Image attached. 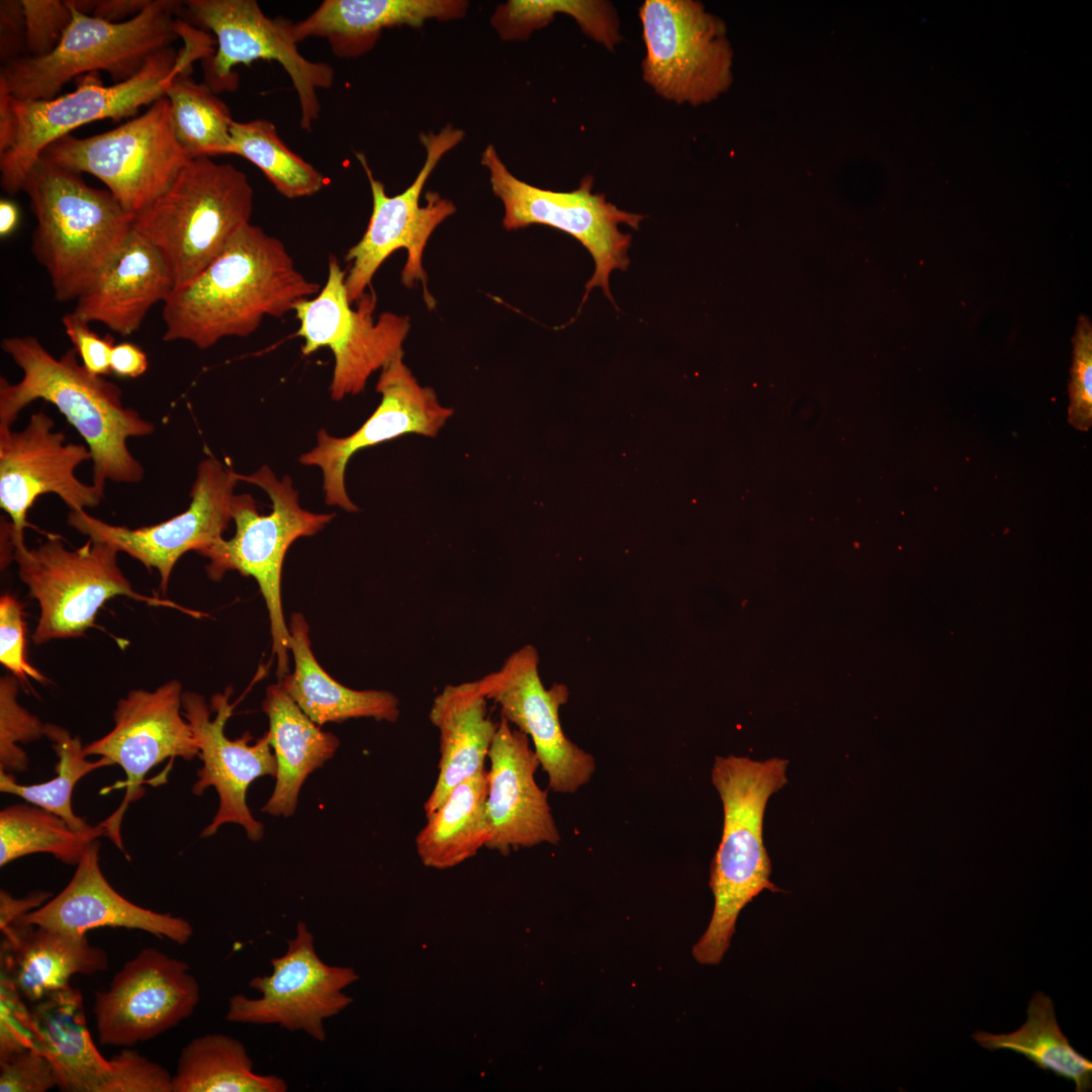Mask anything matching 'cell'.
<instances>
[{
    "instance_id": "cell-1",
    "label": "cell",
    "mask_w": 1092,
    "mask_h": 1092,
    "mask_svg": "<svg viewBox=\"0 0 1092 1092\" xmlns=\"http://www.w3.org/2000/svg\"><path fill=\"white\" fill-rule=\"evenodd\" d=\"M320 290L280 240L249 223L191 283L171 291L162 339L208 349L223 338L250 336L264 317H281Z\"/></svg>"
},
{
    "instance_id": "cell-2",
    "label": "cell",
    "mask_w": 1092,
    "mask_h": 1092,
    "mask_svg": "<svg viewBox=\"0 0 1092 1092\" xmlns=\"http://www.w3.org/2000/svg\"><path fill=\"white\" fill-rule=\"evenodd\" d=\"M1 349L23 375L16 383L0 378V427H12L26 405L43 399L85 440L94 485L104 490L106 481L131 484L143 479L144 467L127 441L151 435L155 426L123 405L116 384L88 372L74 348L56 358L36 337L13 336L1 341Z\"/></svg>"
},
{
    "instance_id": "cell-3",
    "label": "cell",
    "mask_w": 1092,
    "mask_h": 1092,
    "mask_svg": "<svg viewBox=\"0 0 1092 1092\" xmlns=\"http://www.w3.org/2000/svg\"><path fill=\"white\" fill-rule=\"evenodd\" d=\"M789 761L717 756L712 782L723 805L722 837L711 864L714 910L708 928L693 946L702 965L719 964L728 950L741 910L763 890L781 892L771 881L763 843V816L769 797L787 783Z\"/></svg>"
},
{
    "instance_id": "cell-4",
    "label": "cell",
    "mask_w": 1092,
    "mask_h": 1092,
    "mask_svg": "<svg viewBox=\"0 0 1092 1092\" xmlns=\"http://www.w3.org/2000/svg\"><path fill=\"white\" fill-rule=\"evenodd\" d=\"M154 54L133 77L104 86L84 79L73 92L49 100H20L0 91V183L9 195L22 191L25 179L52 143L87 123L134 115L166 94L173 79L191 72L206 56L197 41H184Z\"/></svg>"
},
{
    "instance_id": "cell-5",
    "label": "cell",
    "mask_w": 1092,
    "mask_h": 1092,
    "mask_svg": "<svg viewBox=\"0 0 1092 1092\" xmlns=\"http://www.w3.org/2000/svg\"><path fill=\"white\" fill-rule=\"evenodd\" d=\"M36 225L31 252L46 269L59 301L76 300L119 250L134 215L107 190L42 158L22 189Z\"/></svg>"
},
{
    "instance_id": "cell-6",
    "label": "cell",
    "mask_w": 1092,
    "mask_h": 1092,
    "mask_svg": "<svg viewBox=\"0 0 1092 1092\" xmlns=\"http://www.w3.org/2000/svg\"><path fill=\"white\" fill-rule=\"evenodd\" d=\"M253 188L232 164L191 158L171 185L134 215L132 228L162 255L173 290L199 276L251 223Z\"/></svg>"
},
{
    "instance_id": "cell-7",
    "label": "cell",
    "mask_w": 1092,
    "mask_h": 1092,
    "mask_svg": "<svg viewBox=\"0 0 1092 1092\" xmlns=\"http://www.w3.org/2000/svg\"><path fill=\"white\" fill-rule=\"evenodd\" d=\"M59 46L41 58L22 57L3 65L0 91L20 100H49L73 78L105 71L115 83L133 77L156 53L179 34L183 2L152 0L138 15L109 22L77 9Z\"/></svg>"
},
{
    "instance_id": "cell-8",
    "label": "cell",
    "mask_w": 1092,
    "mask_h": 1092,
    "mask_svg": "<svg viewBox=\"0 0 1092 1092\" xmlns=\"http://www.w3.org/2000/svg\"><path fill=\"white\" fill-rule=\"evenodd\" d=\"M239 480L261 487L272 502L269 515H260L249 494L234 495L231 507L236 533L223 538L198 554L209 559L207 576L214 581L230 570L253 576L258 582L270 619L272 654L277 656L276 673L279 679L288 671L290 632L284 619L281 600V573L285 554L299 537L312 536L321 531L334 514H314L302 509L291 478L278 480L266 465L250 475L238 473Z\"/></svg>"
},
{
    "instance_id": "cell-9",
    "label": "cell",
    "mask_w": 1092,
    "mask_h": 1092,
    "mask_svg": "<svg viewBox=\"0 0 1092 1092\" xmlns=\"http://www.w3.org/2000/svg\"><path fill=\"white\" fill-rule=\"evenodd\" d=\"M10 541L18 576L40 609L31 637L36 645L83 636L94 625L99 609L117 596L194 617L203 615L135 592L118 566V551L106 543L88 538L81 547L68 549L61 537L49 535L37 547L27 549L24 540Z\"/></svg>"
},
{
    "instance_id": "cell-10",
    "label": "cell",
    "mask_w": 1092,
    "mask_h": 1092,
    "mask_svg": "<svg viewBox=\"0 0 1092 1092\" xmlns=\"http://www.w3.org/2000/svg\"><path fill=\"white\" fill-rule=\"evenodd\" d=\"M39 158L95 176L133 215L157 199L191 159L175 136L165 96L114 129L84 139L60 138Z\"/></svg>"
},
{
    "instance_id": "cell-11",
    "label": "cell",
    "mask_w": 1092,
    "mask_h": 1092,
    "mask_svg": "<svg viewBox=\"0 0 1092 1092\" xmlns=\"http://www.w3.org/2000/svg\"><path fill=\"white\" fill-rule=\"evenodd\" d=\"M419 138L426 151L425 163L415 181L395 196L385 193L383 183L374 178L365 155L356 153L369 180L373 206L364 235L346 255V260L352 262L345 279L351 303L366 293L376 271L399 249L407 252L401 272L402 283L411 288L421 281L426 302L430 307L435 303L427 288L423 253L435 229L455 212V206L435 192L427 193V202L421 205L420 196L433 170L442 157L463 140L464 131L446 125L437 133L422 132Z\"/></svg>"
},
{
    "instance_id": "cell-12",
    "label": "cell",
    "mask_w": 1092,
    "mask_h": 1092,
    "mask_svg": "<svg viewBox=\"0 0 1092 1092\" xmlns=\"http://www.w3.org/2000/svg\"><path fill=\"white\" fill-rule=\"evenodd\" d=\"M481 164L489 172L493 193L503 201L504 228L512 231L544 224L573 237L595 262V272L585 284L581 303L596 286L614 303L610 274L617 269H628V249L632 243V236L622 233L619 224L638 230L644 215L622 210L609 202L605 194L594 193V179L589 175L571 191L542 189L515 177L492 145L484 149Z\"/></svg>"
},
{
    "instance_id": "cell-13",
    "label": "cell",
    "mask_w": 1092,
    "mask_h": 1092,
    "mask_svg": "<svg viewBox=\"0 0 1092 1092\" xmlns=\"http://www.w3.org/2000/svg\"><path fill=\"white\" fill-rule=\"evenodd\" d=\"M644 81L662 98L693 106L732 83L733 52L724 22L694 0H645L638 12Z\"/></svg>"
},
{
    "instance_id": "cell-14",
    "label": "cell",
    "mask_w": 1092,
    "mask_h": 1092,
    "mask_svg": "<svg viewBox=\"0 0 1092 1092\" xmlns=\"http://www.w3.org/2000/svg\"><path fill=\"white\" fill-rule=\"evenodd\" d=\"M345 279L337 258L330 256L325 285L317 295L300 300L292 310L299 322L296 335L303 340L302 355L321 348L333 352L330 393L334 400L362 392L375 371L403 352L411 327L407 316L393 312H383L375 321L374 292L365 293L353 309Z\"/></svg>"
},
{
    "instance_id": "cell-15",
    "label": "cell",
    "mask_w": 1092,
    "mask_h": 1092,
    "mask_svg": "<svg viewBox=\"0 0 1092 1092\" xmlns=\"http://www.w3.org/2000/svg\"><path fill=\"white\" fill-rule=\"evenodd\" d=\"M183 5L191 19L215 35V53L202 60L206 84L214 92L237 88L236 66L275 61L296 90L301 128L311 130L321 112L316 91L332 86L334 70L300 54L291 22L267 17L255 0H189Z\"/></svg>"
},
{
    "instance_id": "cell-16",
    "label": "cell",
    "mask_w": 1092,
    "mask_h": 1092,
    "mask_svg": "<svg viewBox=\"0 0 1092 1092\" xmlns=\"http://www.w3.org/2000/svg\"><path fill=\"white\" fill-rule=\"evenodd\" d=\"M272 972L255 976L249 986L258 998L237 994L230 998L226 1020L235 1023L277 1024L302 1031L324 1041L325 1021L344 1010L352 998L343 989L358 975L347 967L330 966L316 953L314 936L298 921L285 952L270 961Z\"/></svg>"
},
{
    "instance_id": "cell-17",
    "label": "cell",
    "mask_w": 1092,
    "mask_h": 1092,
    "mask_svg": "<svg viewBox=\"0 0 1092 1092\" xmlns=\"http://www.w3.org/2000/svg\"><path fill=\"white\" fill-rule=\"evenodd\" d=\"M238 473L214 456L203 459L190 489L188 508L162 523L130 529L108 524L86 511H70L67 523L89 539L106 543L158 570L166 595L172 570L188 551L201 550L220 539L232 520L231 507Z\"/></svg>"
},
{
    "instance_id": "cell-18",
    "label": "cell",
    "mask_w": 1092,
    "mask_h": 1092,
    "mask_svg": "<svg viewBox=\"0 0 1092 1092\" xmlns=\"http://www.w3.org/2000/svg\"><path fill=\"white\" fill-rule=\"evenodd\" d=\"M182 685L169 680L155 691L131 690L113 712L114 727L84 746L88 755H99L118 764L125 774L120 787L125 795L117 809L101 823L106 835L124 850L121 822L129 805L145 795L146 775L165 759L191 760L199 749L192 728L182 714Z\"/></svg>"
},
{
    "instance_id": "cell-19",
    "label": "cell",
    "mask_w": 1092,
    "mask_h": 1092,
    "mask_svg": "<svg viewBox=\"0 0 1092 1092\" xmlns=\"http://www.w3.org/2000/svg\"><path fill=\"white\" fill-rule=\"evenodd\" d=\"M38 1048L51 1061L65 1092H170L172 1075L131 1048L110 1059L95 1045L83 997L71 986L30 1008Z\"/></svg>"
},
{
    "instance_id": "cell-20",
    "label": "cell",
    "mask_w": 1092,
    "mask_h": 1092,
    "mask_svg": "<svg viewBox=\"0 0 1092 1092\" xmlns=\"http://www.w3.org/2000/svg\"><path fill=\"white\" fill-rule=\"evenodd\" d=\"M54 420L39 411L21 431L0 427V507L11 540H24L27 513L42 494H57L70 511L98 506L104 490L81 481L76 468L91 460L89 448L67 443ZM3 521V520H2Z\"/></svg>"
},
{
    "instance_id": "cell-21",
    "label": "cell",
    "mask_w": 1092,
    "mask_h": 1092,
    "mask_svg": "<svg viewBox=\"0 0 1092 1092\" xmlns=\"http://www.w3.org/2000/svg\"><path fill=\"white\" fill-rule=\"evenodd\" d=\"M538 664L536 648L525 645L478 684L486 699L499 707L500 717L532 739L550 790L572 794L590 781L596 762L563 732L559 710L568 700L567 687L554 684L546 689Z\"/></svg>"
},
{
    "instance_id": "cell-22",
    "label": "cell",
    "mask_w": 1092,
    "mask_h": 1092,
    "mask_svg": "<svg viewBox=\"0 0 1092 1092\" xmlns=\"http://www.w3.org/2000/svg\"><path fill=\"white\" fill-rule=\"evenodd\" d=\"M200 1000L189 966L153 947L142 949L95 993L93 1012L102 1044L131 1048L191 1016Z\"/></svg>"
},
{
    "instance_id": "cell-23",
    "label": "cell",
    "mask_w": 1092,
    "mask_h": 1092,
    "mask_svg": "<svg viewBox=\"0 0 1092 1092\" xmlns=\"http://www.w3.org/2000/svg\"><path fill=\"white\" fill-rule=\"evenodd\" d=\"M375 387L380 403L357 431L339 438L321 429L315 447L299 458L300 463L322 469L326 504L347 512L358 511L345 486L346 468L354 454L408 434L435 438L453 415L434 389L418 382L403 361V352L380 370Z\"/></svg>"
},
{
    "instance_id": "cell-24",
    "label": "cell",
    "mask_w": 1092,
    "mask_h": 1092,
    "mask_svg": "<svg viewBox=\"0 0 1092 1092\" xmlns=\"http://www.w3.org/2000/svg\"><path fill=\"white\" fill-rule=\"evenodd\" d=\"M232 688L217 693L210 699V709L204 698L193 692L182 694V714L190 724L197 741L202 766L192 793L201 796L213 787L219 798L218 810L201 837L215 834L226 823L240 824L253 841L263 837L264 826L252 815L247 805V791L255 780L276 777L277 762L272 753L268 731L253 745L252 736L246 732L241 738L229 739L224 727L233 714L230 703Z\"/></svg>"
},
{
    "instance_id": "cell-25",
    "label": "cell",
    "mask_w": 1092,
    "mask_h": 1092,
    "mask_svg": "<svg viewBox=\"0 0 1092 1092\" xmlns=\"http://www.w3.org/2000/svg\"><path fill=\"white\" fill-rule=\"evenodd\" d=\"M487 758L485 847L507 854L542 843L558 844L560 833L547 793L535 780L540 765L529 737L500 717Z\"/></svg>"
},
{
    "instance_id": "cell-26",
    "label": "cell",
    "mask_w": 1092,
    "mask_h": 1092,
    "mask_svg": "<svg viewBox=\"0 0 1092 1092\" xmlns=\"http://www.w3.org/2000/svg\"><path fill=\"white\" fill-rule=\"evenodd\" d=\"M100 843L91 841L68 885L38 908L13 923L33 924L75 934L100 927L139 929L177 944L193 934L191 924L169 913L141 907L122 897L104 877L99 864Z\"/></svg>"
},
{
    "instance_id": "cell-27",
    "label": "cell",
    "mask_w": 1092,
    "mask_h": 1092,
    "mask_svg": "<svg viewBox=\"0 0 1092 1092\" xmlns=\"http://www.w3.org/2000/svg\"><path fill=\"white\" fill-rule=\"evenodd\" d=\"M172 290L173 280L162 255L132 228L116 254L76 299L72 311L127 337L140 329L150 308L164 302Z\"/></svg>"
},
{
    "instance_id": "cell-28",
    "label": "cell",
    "mask_w": 1092,
    "mask_h": 1092,
    "mask_svg": "<svg viewBox=\"0 0 1092 1092\" xmlns=\"http://www.w3.org/2000/svg\"><path fill=\"white\" fill-rule=\"evenodd\" d=\"M1 932V974L30 1003L69 987L74 975L90 976L108 968L107 953L90 944L87 934L17 923Z\"/></svg>"
},
{
    "instance_id": "cell-29",
    "label": "cell",
    "mask_w": 1092,
    "mask_h": 1092,
    "mask_svg": "<svg viewBox=\"0 0 1092 1092\" xmlns=\"http://www.w3.org/2000/svg\"><path fill=\"white\" fill-rule=\"evenodd\" d=\"M467 7L462 0H325L290 30L297 42L324 37L335 55L354 57L368 51L384 28L460 18Z\"/></svg>"
},
{
    "instance_id": "cell-30",
    "label": "cell",
    "mask_w": 1092,
    "mask_h": 1092,
    "mask_svg": "<svg viewBox=\"0 0 1092 1092\" xmlns=\"http://www.w3.org/2000/svg\"><path fill=\"white\" fill-rule=\"evenodd\" d=\"M487 702L478 680L448 685L435 697L429 719L439 731L440 759L436 784L424 805L426 818L459 783L485 769L498 726L488 715Z\"/></svg>"
},
{
    "instance_id": "cell-31",
    "label": "cell",
    "mask_w": 1092,
    "mask_h": 1092,
    "mask_svg": "<svg viewBox=\"0 0 1092 1092\" xmlns=\"http://www.w3.org/2000/svg\"><path fill=\"white\" fill-rule=\"evenodd\" d=\"M263 711L269 719V739L277 762L274 790L262 812L291 816L307 777L335 755L339 738L323 731L278 681L267 688Z\"/></svg>"
},
{
    "instance_id": "cell-32",
    "label": "cell",
    "mask_w": 1092,
    "mask_h": 1092,
    "mask_svg": "<svg viewBox=\"0 0 1092 1092\" xmlns=\"http://www.w3.org/2000/svg\"><path fill=\"white\" fill-rule=\"evenodd\" d=\"M308 625L299 613L290 618V650L294 670L279 679L285 692L318 726L353 718H372L393 723L399 717L398 699L381 690L357 691L329 675L310 647Z\"/></svg>"
},
{
    "instance_id": "cell-33",
    "label": "cell",
    "mask_w": 1092,
    "mask_h": 1092,
    "mask_svg": "<svg viewBox=\"0 0 1092 1092\" xmlns=\"http://www.w3.org/2000/svg\"><path fill=\"white\" fill-rule=\"evenodd\" d=\"M487 769L459 783L418 833L416 847L427 867H454L486 846Z\"/></svg>"
},
{
    "instance_id": "cell-34",
    "label": "cell",
    "mask_w": 1092,
    "mask_h": 1092,
    "mask_svg": "<svg viewBox=\"0 0 1092 1092\" xmlns=\"http://www.w3.org/2000/svg\"><path fill=\"white\" fill-rule=\"evenodd\" d=\"M288 1085L275 1075L253 1070V1061L239 1039L208 1033L189 1041L172 1076V1092H285Z\"/></svg>"
},
{
    "instance_id": "cell-35",
    "label": "cell",
    "mask_w": 1092,
    "mask_h": 1092,
    "mask_svg": "<svg viewBox=\"0 0 1092 1092\" xmlns=\"http://www.w3.org/2000/svg\"><path fill=\"white\" fill-rule=\"evenodd\" d=\"M1026 1021L1010 1033L978 1030L975 1041L989 1051L1008 1050L1023 1055L1037 1068L1075 1083L1076 1092L1092 1088V1062L1078 1053L1063 1033L1053 1000L1036 991L1028 1002Z\"/></svg>"
},
{
    "instance_id": "cell-36",
    "label": "cell",
    "mask_w": 1092,
    "mask_h": 1092,
    "mask_svg": "<svg viewBox=\"0 0 1092 1092\" xmlns=\"http://www.w3.org/2000/svg\"><path fill=\"white\" fill-rule=\"evenodd\" d=\"M104 835L106 829L101 822L78 831L43 808L12 805L0 811V866L39 852L50 853L68 864H77L87 845Z\"/></svg>"
},
{
    "instance_id": "cell-37",
    "label": "cell",
    "mask_w": 1092,
    "mask_h": 1092,
    "mask_svg": "<svg viewBox=\"0 0 1092 1092\" xmlns=\"http://www.w3.org/2000/svg\"><path fill=\"white\" fill-rule=\"evenodd\" d=\"M191 72L178 74L166 90L175 136L191 158L226 155L234 121L225 103Z\"/></svg>"
},
{
    "instance_id": "cell-38",
    "label": "cell",
    "mask_w": 1092,
    "mask_h": 1092,
    "mask_svg": "<svg viewBox=\"0 0 1092 1092\" xmlns=\"http://www.w3.org/2000/svg\"><path fill=\"white\" fill-rule=\"evenodd\" d=\"M229 154L249 160L280 194L290 199L311 196L327 184L325 176L292 152L267 119L234 120Z\"/></svg>"
},
{
    "instance_id": "cell-39",
    "label": "cell",
    "mask_w": 1092,
    "mask_h": 1092,
    "mask_svg": "<svg viewBox=\"0 0 1092 1092\" xmlns=\"http://www.w3.org/2000/svg\"><path fill=\"white\" fill-rule=\"evenodd\" d=\"M44 735L52 742V748L59 758L56 764L57 777L41 784L21 785L16 782L13 774L0 771V791L18 796L58 815L74 830L89 829L92 826L73 812V790L86 775L113 763L106 757L96 761L88 760L80 737L72 736L61 726L46 723Z\"/></svg>"
},
{
    "instance_id": "cell-40",
    "label": "cell",
    "mask_w": 1092,
    "mask_h": 1092,
    "mask_svg": "<svg viewBox=\"0 0 1092 1092\" xmlns=\"http://www.w3.org/2000/svg\"><path fill=\"white\" fill-rule=\"evenodd\" d=\"M557 13L573 17L587 36L610 51L622 39L615 7L602 0H511L498 6L491 22L502 38L525 39Z\"/></svg>"
},
{
    "instance_id": "cell-41",
    "label": "cell",
    "mask_w": 1092,
    "mask_h": 1092,
    "mask_svg": "<svg viewBox=\"0 0 1092 1092\" xmlns=\"http://www.w3.org/2000/svg\"><path fill=\"white\" fill-rule=\"evenodd\" d=\"M18 682L14 675L0 678V771L13 775L29 765L26 752L17 743L46 737V723L18 704Z\"/></svg>"
},
{
    "instance_id": "cell-42",
    "label": "cell",
    "mask_w": 1092,
    "mask_h": 1092,
    "mask_svg": "<svg viewBox=\"0 0 1092 1092\" xmlns=\"http://www.w3.org/2000/svg\"><path fill=\"white\" fill-rule=\"evenodd\" d=\"M1068 422L1077 431L1092 426V325L1081 315L1073 337V359L1069 384Z\"/></svg>"
},
{
    "instance_id": "cell-43",
    "label": "cell",
    "mask_w": 1092,
    "mask_h": 1092,
    "mask_svg": "<svg viewBox=\"0 0 1092 1092\" xmlns=\"http://www.w3.org/2000/svg\"><path fill=\"white\" fill-rule=\"evenodd\" d=\"M23 5L27 56L41 58L61 42L73 20L68 0H21Z\"/></svg>"
},
{
    "instance_id": "cell-44",
    "label": "cell",
    "mask_w": 1092,
    "mask_h": 1092,
    "mask_svg": "<svg viewBox=\"0 0 1092 1092\" xmlns=\"http://www.w3.org/2000/svg\"><path fill=\"white\" fill-rule=\"evenodd\" d=\"M22 605L5 594L0 599V662L19 681L28 677L39 682L47 678L26 660L25 621Z\"/></svg>"
},
{
    "instance_id": "cell-45",
    "label": "cell",
    "mask_w": 1092,
    "mask_h": 1092,
    "mask_svg": "<svg viewBox=\"0 0 1092 1092\" xmlns=\"http://www.w3.org/2000/svg\"><path fill=\"white\" fill-rule=\"evenodd\" d=\"M31 1048H38L31 1011L11 981L1 974L0 1061Z\"/></svg>"
},
{
    "instance_id": "cell-46",
    "label": "cell",
    "mask_w": 1092,
    "mask_h": 1092,
    "mask_svg": "<svg viewBox=\"0 0 1092 1092\" xmlns=\"http://www.w3.org/2000/svg\"><path fill=\"white\" fill-rule=\"evenodd\" d=\"M55 1087L56 1071L39 1048L0 1061V1092H47Z\"/></svg>"
},
{
    "instance_id": "cell-47",
    "label": "cell",
    "mask_w": 1092,
    "mask_h": 1092,
    "mask_svg": "<svg viewBox=\"0 0 1092 1092\" xmlns=\"http://www.w3.org/2000/svg\"><path fill=\"white\" fill-rule=\"evenodd\" d=\"M62 324L84 368L94 375L110 374V356L115 345L114 338L110 335L99 336L90 329V323L77 316L73 311L62 317Z\"/></svg>"
},
{
    "instance_id": "cell-48",
    "label": "cell",
    "mask_w": 1092,
    "mask_h": 1092,
    "mask_svg": "<svg viewBox=\"0 0 1092 1092\" xmlns=\"http://www.w3.org/2000/svg\"><path fill=\"white\" fill-rule=\"evenodd\" d=\"M27 56L21 0L0 1V60L6 65Z\"/></svg>"
},
{
    "instance_id": "cell-49",
    "label": "cell",
    "mask_w": 1092,
    "mask_h": 1092,
    "mask_svg": "<svg viewBox=\"0 0 1092 1092\" xmlns=\"http://www.w3.org/2000/svg\"><path fill=\"white\" fill-rule=\"evenodd\" d=\"M87 15L117 23L142 12L152 0H72Z\"/></svg>"
},
{
    "instance_id": "cell-50",
    "label": "cell",
    "mask_w": 1092,
    "mask_h": 1092,
    "mask_svg": "<svg viewBox=\"0 0 1092 1092\" xmlns=\"http://www.w3.org/2000/svg\"><path fill=\"white\" fill-rule=\"evenodd\" d=\"M149 366L146 353L135 344L123 342L114 345L110 356V370L121 377L136 378Z\"/></svg>"
},
{
    "instance_id": "cell-51",
    "label": "cell",
    "mask_w": 1092,
    "mask_h": 1092,
    "mask_svg": "<svg viewBox=\"0 0 1092 1092\" xmlns=\"http://www.w3.org/2000/svg\"><path fill=\"white\" fill-rule=\"evenodd\" d=\"M52 896L44 891L34 892L25 898L16 899L7 891H0V929H4L20 916L34 910L46 903Z\"/></svg>"
},
{
    "instance_id": "cell-52",
    "label": "cell",
    "mask_w": 1092,
    "mask_h": 1092,
    "mask_svg": "<svg viewBox=\"0 0 1092 1092\" xmlns=\"http://www.w3.org/2000/svg\"><path fill=\"white\" fill-rule=\"evenodd\" d=\"M19 220V211L16 204L9 199L0 201V236L6 238L11 235Z\"/></svg>"
}]
</instances>
